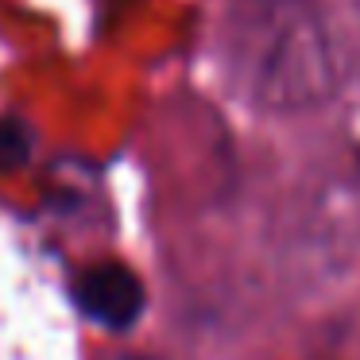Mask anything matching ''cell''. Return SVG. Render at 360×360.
<instances>
[{
	"instance_id": "cell-1",
	"label": "cell",
	"mask_w": 360,
	"mask_h": 360,
	"mask_svg": "<svg viewBox=\"0 0 360 360\" xmlns=\"http://www.w3.org/2000/svg\"><path fill=\"white\" fill-rule=\"evenodd\" d=\"M225 63L240 94L267 112L318 109L341 78L333 35L306 0H244L229 20Z\"/></svg>"
},
{
	"instance_id": "cell-2",
	"label": "cell",
	"mask_w": 360,
	"mask_h": 360,
	"mask_svg": "<svg viewBox=\"0 0 360 360\" xmlns=\"http://www.w3.org/2000/svg\"><path fill=\"white\" fill-rule=\"evenodd\" d=\"M0 360H55V326L27 252L0 217Z\"/></svg>"
},
{
	"instance_id": "cell-3",
	"label": "cell",
	"mask_w": 360,
	"mask_h": 360,
	"mask_svg": "<svg viewBox=\"0 0 360 360\" xmlns=\"http://www.w3.org/2000/svg\"><path fill=\"white\" fill-rule=\"evenodd\" d=\"M78 306L109 329H128L143 314V283L120 264L89 267L78 279Z\"/></svg>"
},
{
	"instance_id": "cell-4",
	"label": "cell",
	"mask_w": 360,
	"mask_h": 360,
	"mask_svg": "<svg viewBox=\"0 0 360 360\" xmlns=\"http://www.w3.org/2000/svg\"><path fill=\"white\" fill-rule=\"evenodd\" d=\"M27 155V132L20 124H0V159H8V163H16V159Z\"/></svg>"
},
{
	"instance_id": "cell-5",
	"label": "cell",
	"mask_w": 360,
	"mask_h": 360,
	"mask_svg": "<svg viewBox=\"0 0 360 360\" xmlns=\"http://www.w3.org/2000/svg\"><path fill=\"white\" fill-rule=\"evenodd\" d=\"M117 360H143V356H117Z\"/></svg>"
}]
</instances>
